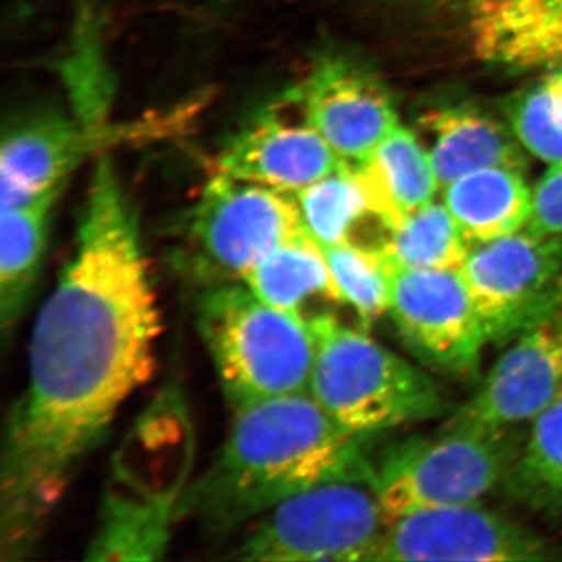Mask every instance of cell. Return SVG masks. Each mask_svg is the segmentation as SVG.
<instances>
[{
	"instance_id": "6da1fadb",
	"label": "cell",
	"mask_w": 562,
	"mask_h": 562,
	"mask_svg": "<svg viewBox=\"0 0 562 562\" xmlns=\"http://www.w3.org/2000/svg\"><path fill=\"white\" fill-rule=\"evenodd\" d=\"M160 333L138 222L110 166H99L76 249L33 325L27 386L3 430V561L38 543L80 465L151 379Z\"/></svg>"
},
{
	"instance_id": "7a4b0ae2",
	"label": "cell",
	"mask_w": 562,
	"mask_h": 562,
	"mask_svg": "<svg viewBox=\"0 0 562 562\" xmlns=\"http://www.w3.org/2000/svg\"><path fill=\"white\" fill-rule=\"evenodd\" d=\"M209 468L177 502V522L231 531L279 503L336 480L372 482L368 439L338 424L310 392L235 409Z\"/></svg>"
},
{
	"instance_id": "3957f363",
	"label": "cell",
	"mask_w": 562,
	"mask_h": 562,
	"mask_svg": "<svg viewBox=\"0 0 562 562\" xmlns=\"http://www.w3.org/2000/svg\"><path fill=\"white\" fill-rule=\"evenodd\" d=\"M198 327L233 412L308 392L314 335L302 313L269 305L233 281L202 290Z\"/></svg>"
},
{
	"instance_id": "277c9868",
	"label": "cell",
	"mask_w": 562,
	"mask_h": 562,
	"mask_svg": "<svg viewBox=\"0 0 562 562\" xmlns=\"http://www.w3.org/2000/svg\"><path fill=\"white\" fill-rule=\"evenodd\" d=\"M308 319L314 335L310 395L347 430L372 436L442 412L438 386L412 362L333 314Z\"/></svg>"
},
{
	"instance_id": "5b68a950",
	"label": "cell",
	"mask_w": 562,
	"mask_h": 562,
	"mask_svg": "<svg viewBox=\"0 0 562 562\" xmlns=\"http://www.w3.org/2000/svg\"><path fill=\"white\" fill-rule=\"evenodd\" d=\"M303 232L294 195L217 172L173 224V265L202 290L243 281Z\"/></svg>"
},
{
	"instance_id": "8992f818",
	"label": "cell",
	"mask_w": 562,
	"mask_h": 562,
	"mask_svg": "<svg viewBox=\"0 0 562 562\" xmlns=\"http://www.w3.org/2000/svg\"><path fill=\"white\" fill-rule=\"evenodd\" d=\"M519 449L512 431L446 428L438 438H413L384 450L372 487L387 522L406 514L480 503L501 486Z\"/></svg>"
},
{
	"instance_id": "52a82bcc",
	"label": "cell",
	"mask_w": 562,
	"mask_h": 562,
	"mask_svg": "<svg viewBox=\"0 0 562 562\" xmlns=\"http://www.w3.org/2000/svg\"><path fill=\"white\" fill-rule=\"evenodd\" d=\"M386 525L371 483L336 480L299 492L251 520L228 558L372 562Z\"/></svg>"
},
{
	"instance_id": "ba28073f",
	"label": "cell",
	"mask_w": 562,
	"mask_h": 562,
	"mask_svg": "<svg viewBox=\"0 0 562 562\" xmlns=\"http://www.w3.org/2000/svg\"><path fill=\"white\" fill-rule=\"evenodd\" d=\"M460 273L495 346L562 313V236L520 231L476 244Z\"/></svg>"
},
{
	"instance_id": "9c48e42d",
	"label": "cell",
	"mask_w": 562,
	"mask_h": 562,
	"mask_svg": "<svg viewBox=\"0 0 562 562\" xmlns=\"http://www.w3.org/2000/svg\"><path fill=\"white\" fill-rule=\"evenodd\" d=\"M402 2L475 60L508 69L562 68V0Z\"/></svg>"
},
{
	"instance_id": "30bf717a",
	"label": "cell",
	"mask_w": 562,
	"mask_h": 562,
	"mask_svg": "<svg viewBox=\"0 0 562 562\" xmlns=\"http://www.w3.org/2000/svg\"><path fill=\"white\" fill-rule=\"evenodd\" d=\"M386 266L387 313L406 346L432 368L460 375L475 372L490 341L460 271Z\"/></svg>"
},
{
	"instance_id": "8fae6325",
	"label": "cell",
	"mask_w": 562,
	"mask_h": 562,
	"mask_svg": "<svg viewBox=\"0 0 562 562\" xmlns=\"http://www.w3.org/2000/svg\"><path fill=\"white\" fill-rule=\"evenodd\" d=\"M536 532L480 503L406 514L387 522L372 562H519L553 560Z\"/></svg>"
},
{
	"instance_id": "7c38bea8",
	"label": "cell",
	"mask_w": 562,
	"mask_h": 562,
	"mask_svg": "<svg viewBox=\"0 0 562 562\" xmlns=\"http://www.w3.org/2000/svg\"><path fill=\"white\" fill-rule=\"evenodd\" d=\"M342 162L290 91L225 144L217 172L294 195Z\"/></svg>"
},
{
	"instance_id": "4fadbf2b",
	"label": "cell",
	"mask_w": 562,
	"mask_h": 562,
	"mask_svg": "<svg viewBox=\"0 0 562 562\" xmlns=\"http://www.w3.org/2000/svg\"><path fill=\"white\" fill-rule=\"evenodd\" d=\"M446 428L506 432L562 394V313L514 339Z\"/></svg>"
},
{
	"instance_id": "5bb4252c",
	"label": "cell",
	"mask_w": 562,
	"mask_h": 562,
	"mask_svg": "<svg viewBox=\"0 0 562 562\" xmlns=\"http://www.w3.org/2000/svg\"><path fill=\"white\" fill-rule=\"evenodd\" d=\"M310 124L349 165H361L394 128L397 114L382 83L361 66L325 58L292 88Z\"/></svg>"
},
{
	"instance_id": "9a60e30c",
	"label": "cell",
	"mask_w": 562,
	"mask_h": 562,
	"mask_svg": "<svg viewBox=\"0 0 562 562\" xmlns=\"http://www.w3.org/2000/svg\"><path fill=\"white\" fill-rule=\"evenodd\" d=\"M101 139L57 113L29 117L7 133L0 154L2 211L20 209L61 188V181Z\"/></svg>"
},
{
	"instance_id": "2e32d148",
	"label": "cell",
	"mask_w": 562,
	"mask_h": 562,
	"mask_svg": "<svg viewBox=\"0 0 562 562\" xmlns=\"http://www.w3.org/2000/svg\"><path fill=\"white\" fill-rule=\"evenodd\" d=\"M180 487L171 491H111L103 501L88 561H160L177 522Z\"/></svg>"
},
{
	"instance_id": "e0dca14e",
	"label": "cell",
	"mask_w": 562,
	"mask_h": 562,
	"mask_svg": "<svg viewBox=\"0 0 562 562\" xmlns=\"http://www.w3.org/2000/svg\"><path fill=\"white\" fill-rule=\"evenodd\" d=\"M355 168L368 191L373 216L386 232L431 203L441 188L430 154L402 127L394 128L371 157Z\"/></svg>"
},
{
	"instance_id": "ac0fdd59",
	"label": "cell",
	"mask_w": 562,
	"mask_h": 562,
	"mask_svg": "<svg viewBox=\"0 0 562 562\" xmlns=\"http://www.w3.org/2000/svg\"><path fill=\"white\" fill-rule=\"evenodd\" d=\"M532 192L522 171L480 169L447 184L443 205L472 246L524 231L530 217Z\"/></svg>"
},
{
	"instance_id": "d6986e66",
	"label": "cell",
	"mask_w": 562,
	"mask_h": 562,
	"mask_svg": "<svg viewBox=\"0 0 562 562\" xmlns=\"http://www.w3.org/2000/svg\"><path fill=\"white\" fill-rule=\"evenodd\" d=\"M422 125L435 136L430 158L441 188L495 166L524 171L522 151L512 135L486 114L452 106L425 114Z\"/></svg>"
},
{
	"instance_id": "ffe728a7",
	"label": "cell",
	"mask_w": 562,
	"mask_h": 562,
	"mask_svg": "<svg viewBox=\"0 0 562 562\" xmlns=\"http://www.w3.org/2000/svg\"><path fill=\"white\" fill-rule=\"evenodd\" d=\"M58 191L47 192L20 209L2 211L0 325L5 331L21 319L35 291Z\"/></svg>"
},
{
	"instance_id": "44dd1931",
	"label": "cell",
	"mask_w": 562,
	"mask_h": 562,
	"mask_svg": "<svg viewBox=\"0 0 562 562\" xmlns=\"http://www.w3.org/2000/svg\"><path fill=\"white\" fill-rule=\"evenodd\" d=\"M243 283L261 301L284 312L302 313L303 303L317 295L342 303L324 250L308 232L266 255L244 276Z\"/></svg>"
},
{
	"instance_id": "7402d4cb",
	"label": "cell",
	"mask_w": 562,
	"mask_h": 562,
	"mask_svg": "<svg viewBox=\"0 0 562 562\" xmlns=\"http://www.w3.org/2000/svg\"><path fill=\"white\" fill-rule=\"evenodd\" d=\"M502 486L535 512L562 513V395L531 422L527 442Z\"/></svg>"
},
{
	"instance_id": "603a6c76",
	"label": "cell",
	"mask_w": 562,
	"mask_h": 562,
	"mask_svg": "<svg viewBox=\"0 0 562 562\" xmlns=\"http://www.w3.org/2000/svg\"><path fill=\"white\" fill-rule=\"evenodd\" d=\"M376 246L391 265L435 271H460L473 247L447 206L435 202L414 211Z\"/></svg>"
},
{
	"instance_id": "cb8c5ba5",
	"label": "cell",
	"mask_w": 562,
	"mask_h": 562,
	"mask_svg": "<svg viewBox=\"0 0 562 562\" xmlns=\"http://www.w3.org/2000/svg\"><path fill=\"white\" fill-rule=\"evenodd\" d=\"M294 199L303 227L321 247L355 243L358 225L368 216L375 217L360 173L349 162L295 192Z\"/></svg>"
},
{
	"instance_id": "d4e9b609",
	"label": "cell",
	"mask_w": 562,
	"mask_h": 562,
	"mask_svg": "<svg viewBox=\"0 0 562 562\" xmlns=\"http://www.w3.org/2000/svg\"><path fill=\"white\" fill-rule=\"evenodd\" d=\"M322 250L342 303L350 305L364 324L387 313L390 276L376 244H339Z\"/></svg>"
},
{
	"instance_id": "484cf974",
	"label": "cell",
	"mask_w": 562,
	"mask_h": 562,
	"mask_svg": "<svg viewBox=\"0 0 562 562\" xmlns=\"http://www.w3.org/2000/svg\"><path fill=\"white\" fill-rule=\"evenodd\" d=\"M512 127L535 157L562 162V87L554 74L514 102Z\"/></svg>"
},
{
	"instance_id": "4316f807",
	"label": "cell",
	"mask_w": 562,
	"mask_h": 562,
	"mask_svg": "<svg viewBox=\"0 0 562 562\" xmlns=\"http://www.w3.org/2000/svg\"><path fill=\"white\" fill-rule=\"evenodd\" d=\"M524 231L562 236V162L552 165L532 191L530 217Z\"/></svg>"
},
{
	"instance_id": "83f0119b",
	"label": "cell",
	"mask_w": 562,
	"mask_h": 562,
	"mask_svg": "<svg viewBox=\"0 0 562 562\" xmlns=\"http://www.w3.org/2000/svg\"><path fill=\"white\" fill-rule=\"evenodd\" d=\"M554 76H557V79H558V81H560L561 87H562V70H561V72L554 74Z\"/></svg>"
},
{
	"instance_id": "f1b7e54d",
	"label": "cell",
	"mask_w": 562,
	"mask_h": 562,
	"mask_svg": "<svg viewBox=\"0 0 562 562\" xmlns=\"http://www.w3.org/2000/svg\"><path fill=\"white\" fill-rule=\"evenodd\" d=\"M562 395V394H561Z\"/></svg>"
}]
</instances>
